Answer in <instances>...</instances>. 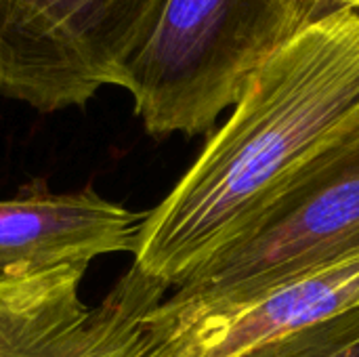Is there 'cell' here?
<instances>
[{
    "mask_svg": "<svg viewBox=\"0 0 359 357\" xmlns=\"http://www.w3.org/2000/svg\"><path fill=\"white\" fill-rule=\"evenodd\" d=\"M359 128V8L309 19L250 78L227 122L145 213L133 265L179 288L309 164Z\"/></svg>",
    "mask_w": 359,
    "mask_h": 357,
    "instance_id": "6da1fadb",
    "label": "cell"
},
{
    "mask_svg": "<svg viewBox=\"0 0 359 357\" xmlns=\"http://www.w3.org/2000/svg\"><path fill=\"white\" fill-rule=\"evenodd\" d=\"M307 21L303 0H166L120 88L151 137L208 133Z\"/></svg>",
    "mask_w": 359,
    "mask_h": 357,
    "instance_id": "7a4b0ae2",
    "label": "cell"
},
{
    "mask_svg": "<svg viewBox=\"0 0 359 357\" xmlns=\"http://www.w3.org/2000/svg\"><path fill=\"white\" fill-rule=\"evenodd\" d=\"M359 255V128L309 164L238 238L168 295L185 324L233 316Z\"/></svg>",
    "mask_w": 359,
    "mask_h": 357,
    "instance_id": "3957f363",
    "label": "cell"
},
{
    "mask_svg": "<svg viewBox=\"0 0 359 357\" xmlns=\"http://www.w3.org/2000/svg\"><path fill=\"white\" fill-rule=\"evenodd\" d=\"M166 0H0V97L42 114L120 86Z\"/></svg>",
    "mask_w": 359,
    "mask_h": 357,
    "instance_id": "277c9868",
    "label": "cell"
},
{
    "mask_svg": "<svg viewBox=\"0 0 359 357\" xmlns=\"http://www.w3.org/2000/svg\"><path fill=\"white\" fill-rule=\"evenodd\" d=\"M86 269L0 284V357H114L143 339L170 288L133 265L88 307L80 297Z\"/></svg>",
    "mask_w": 359,
    "mask_h": 357,
    "instance_id": "5b68a950",
    "label": "cell"
},
{
    "mask_svg": "<svg viewBox=\"0 0 359 357\" xmlns=\"http://www.w3.org/2000/svg\"><path fill=\"white\" fill-rule=\"evenodd\" d=\"M143 217L93 187L55 194L34 181L0 200V284L90 265L103 255H135Z\"/></svg>",
    "mask_w": 359,
    "mask_h": 357,
    "instance_id": "8992f818",
    "label": "cell"
},
{
    "mask_svg": "<svg viewBox=\"0 0 359 357\" xmlns=\"http://www.w3.org/2000/svg\"><path fill=\"white\" fill-rule=\"evenodd\" d=\"M359 307V255L303 276L225 318L181 322V357H240Z\"/></svg>",
    "mask_w": 359,
    "mask_h": 357,
    "instance_id": "52a82bcc",
    "label": "cell"
},
{
    "mask_svg": "<svg viewBox=\"0 0 359 357\" xmlns=\"http://www.w3.org/2000/svg\"><path fill=\"white\" fill-rule=\"evenodd\" d=\"M240 357H359V307Z\"/></svg>",
    "mask_w": 359,
    "mask_h": 357,
    "instance_id": "ba28073f",
    "label": "cell"
},
{
    "mask_svg": "<svg viewBox=\"0 0 359 357\" xmlns=\"http://www.w3.org/2000/svg\"><path fill=\"white\" fill-rule=\"evenodd\" d=\"M114 357H181V328L160 303L143 339Z\"/></svg>",
    "mask_w": 359,
    "mask_h": 357,
    "instance_id": "9c48e42d",
    "label": "cell"
},
{
    "mask_svg": "<svg viewBox=\"0 0 359 357\" xmlns=\"http://www.w3.org/2000/svg\"><path fill=\"white\" fill-rule=\"evenodd\" d=\"M318 2L324 4L326 11H328V8H339V6H345V4H347V0H318Z\"/></svg>",
    "mask_w": 359,
    "mask_h": 357,
    "instance_id": "30bf717a",
    "label": "cell"
},
{
    "mask_svg": "<svg viewBox=\"0 0 359 357\" xmlns=\"http://www.w3.org/2000/svg\"><path fill=\"white\" fill-rule=\"evenodd\" d=\"M345 6H353V8H359V0H347Z\"/></svg>",
    "mask_w": 359,
    "mask_h": 357,
    "instance_id": "8fae6325",
    "label": "cell"
}]
</instances>
